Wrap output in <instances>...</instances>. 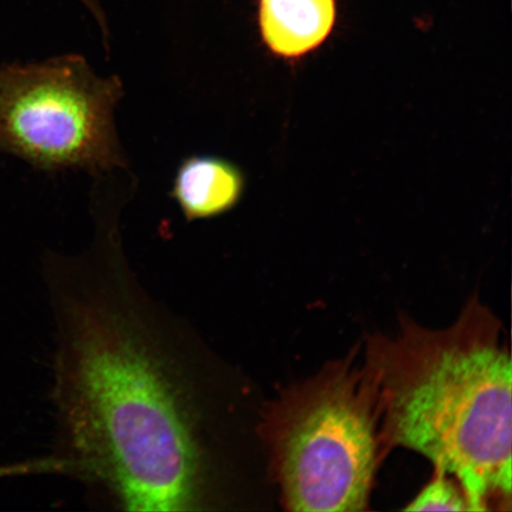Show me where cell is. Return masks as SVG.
Masks as SVG:
<instances>
[{
	"label": "cell",
	"instance_id": "cell-1",
	"mask_svg": "<svg viewBox=\"0 0 512 512\" xmlns=\"http://www.w3.org/2000/svg\"><path fill=\"white\" fill-rule=\"evenodd\" d=\"M57 475L121 511L239 508L242 399L234 369L147 290L119 235L53 256Z\"/></svg>",
	"mask_w": 512,
	"mask_h": 512
},
{
	"label": "cell",
	"instance_id": "cell-8",
	"mask_svg": "<svg viewBox=\"0 0 512 512\" xmlns=\"http://www.w3.org/2000/svg\"><path fill=\"white\" fill-rule=\"evenodd\" d=\"M85 4L89 11L92 12L96 21H98L101 29H106V18L104 12H102L98 0H80Z\"/></svg>",
	"mask_w": 512,
	"mask_h": 512
},
{
	"label": "cell",
	"instance_id": "cell-3",
	"mask_svg": "<svg viewBox=\"0 0 512 512\" xmlns=\"http://www.w3.org/2000/svg\"><path fill=\"white\" fill-rule=\"evenodd\" d=\"M360 344L262 403L258 437L268 477L294 512L366 510L384 448L373 374Z\"/></svg>",
	"mask_w": 512,
	"mask_h": 512
},
{
	"label": "cell",
	"instance_id": "cell-4",
	"mask_svg": "<svg viewBox=\"0 0 512 512\" xmlns=\"http://www.w3.org/2000/svg\"><path fill=\"white\" fill-rule=\"evenodd\" d=\"M123 95L118 76L101 78L79 55L0 66V153L44 171L125 169L114 121Z\"/></svg>",
	"mask_w": 512,
	"mask_h": 512
},
{
	"label": "cell",
	"instance_id": "cell-6",
	"mask_svg": "<svg viewBox=\"0 0 512 512\" xmlns=\"http://www.w3.org/2000/svg\"><path fill=\"white\" fill-rule=\"evenodd\" d=\"M335 0H261L259 24L268 49L281 57H298L316 49L330 35Z\"/></svg>",
	"mask_w": 512,
	"mask_h": 512
},
{
	"label": "cell",
	"instance_id": "cell-2",
	"mask_svg": "<svg viewBox=\"0 0 512 512\" xmlns=\"http://www.w3.org/2000/svg\"><path fill=\"white\" fill-rule=\"evenodd\" d=\"M363 363L379 388L384 448L426 457L470 511L510 509L512 362L488 306L472 297L444 329L400 315L394 334L368 337Z\"/></svg>",
	"mask_w": 512,
	"mask_h": 512
},
{
	"label": "cell",
	"instance_id": "cell-5",
	"mask_svg": "<svg viewBox=\"0 0 512 512\" xmlns=\"http://www.w3.org/2000/svg\"><path fill=\"white\" fill-rule=\"evenodd\" d=\"M245 190L241 170L215 156L183 160L175 177L171 196L188 221L214 219L236 207Z\"/></svg>",
	"mask_w": 512,
	"mask_h": 512
},
{
	"label": "cell",
	"instance_id": "cell-7",
	"mask_svg": "<svg viewBox=\"0 0 512 512\" xmlns=\"http://www.w3.org/2000/svg\"><path fill=\"white\" fill-rule=\"evenodd\" d=\"M406 511H470L462 488L447 473L435 470L430 483L409 502Z\"/></svg>",
	"mask_w": 512,
	"mask_h": 512
}]
</instances>
